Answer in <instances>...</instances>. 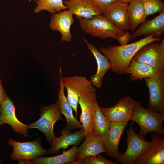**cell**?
Listing matches in <instances>:
<instances>
[{"label": "cell", "instance_id": "obj_34", "mask_svg": "<svg viewBox=\"0 0 164 164\" xmlns=\"http://www.w3.org/2000/svg\"><path fill=\"white\" fill-rule=\"evenodd\" d=\"M5 123L1 120V114L0 112V125H4Z\"/></svg>", "mask_w": 164, "mask_h": 164}, {"label": "cell", "instance_id": "obj_1", "mask_svg": "<svg viewBox=\"0 0 164 164\" xmlns=\"http://www.w3.org/2000/svg\"><path fill=\"white\" fill-rule=\"evenodd\" d=\"M154 36L153 33L124 45H111L108 47L102 46L99 48V51L109 59L112 65L111 71L119 75H122L130 64L134 55L140 49L149 42L160 41L161 38H155Z\"/></svg>", "mask_w": 164, "mask_h": 164}, {"label": "cell", "instance_id": "obj_31", "mask_svg": "<svg viewBox=\"0 0 164 164\" xmlns=\"http://www.w3.org/2000/svg\"><path fill=\"white\" fill-rule=\"evenodd\" d=\"M131 35L128 32H126L122 36L118 41L121 45H124L128 44L130 40Z\"/></svg>", "mask_w": 164, "mask_h": 164}, {"label": "cell", "instance_id": "obj_29", "mask_svg": "<svg viewBox=\"0 0 164 164\" xmlns=\"http://www.w3.org/2000/svg\"><path fill=\"white\" fill-rule=\"evenodd\" d=\"M118 162H114L108 159L101 155L90 156L84 158L82 160L76 161L74 164H117Z\"/></svg>", "mask_w": 164, "mask_h": 164}, {"label": "cell", "instance_id": "obj_27", "mask_svg": "<svg viewBox=\"0 0 164 164\" xmlns=\"http://www.w3.org/2000/svg\"><path fill=\"white\" fill-rule=\"evenodd\" d=\"M36 2L37 5L34 10L36 14L43 10L54 14L68 9L63 0H37Z\"/></svg>", "mask_w": 164, "mask_h": 164}, {"label": "cell", "instance_id": "obj_7", "mask_svg": "<svg viewBox=\"0 0 164 164\" xmlns=\"http://www.w3.org/2000/svg\"><path fill=\"white\" fill-rule=\"evenodd\" d=\"M63 82L67 92V99L75 111L77 117L78 100L80 95L90 92H96V88L85 77L75 75L63 78Z\"/></svg>", "mask_w": 164, "mask_h": 164}, {"label": "cell", "instance_id": "obj_25", "mask_svg": "<svg viewBox=\"0 0 164 164\" xmlns=\"http://www.w3.org/2000/svg\"><path fill=\"white\" fill-rule=\"evenodd\" d=\"M124 74H130V80L133 82L149 78L155 73L154 69L149 65L132 59L130 64L125 70Z\"/></svg>", "mask_w": 164, "mask_h": 164}, {"label": "cell", "instance_id": "obj_15", "mask_svg": "<svg viewBox=\"0 0 164 164\" xmlns=\"http://www.w3.org/2000/svg\"><path fill=\"white\" fill-rule=\"evenodd\" d=\"M127 123L112 122L111 129L103 138L106 152L108 156L117 160L121 154L118 150L120 141Z\"/></svg>", "mask_w": 164, "mask_h": 164}, {"label": "cell", "instance_id": "obj_35", "mask_svg": "<svg viewBox=\"0 0 164 164\" xmlns=\"http://www.w3.org/2000/svg\"><path fill=\"white\" fill-rule=\"evenodd\" d=\"M30 2L32 0H33L34 1L36 2L37 1V0H28Z\"/></svg>", "mask_w": 164, "mask_h": 164}, {"label": "cell", "instance_id": "obj_26", "mask_svg": "<svg viewBox=\"0 0 164 164\" xmlns=\"http://www.w3.org/2000/svg\"><path fill=\"white\" fill-rule=\"evenodd\" d=\"M111 123L102 112L96 102L93 110V128L94 133L103 138L111 129Z\"/></svg>", "mask_w": 164, "mask_h": 164}, {"label": "cell", "instance_id": "obj_2", "mask_svg": "<svg viewBox=\"0 0 164 164\" xmlns=\"http://www.w3.org/2000/svg\"><path fill=\"white\" fill-rule=\"evenodd\" d=\"M78 19L82 30L94 37L102 39L112 38L119 41L126 32L118 28L103 15H95L90 19Z\"/></svg>", "mask_w": 164, "mask_h": 164}, {"label": "cell", "instance_id": "obj_14", "mask_svg": "<svg viewBox=\"0 0 164 164\" xmlns=\"http://www.w3.org/2000/svg\"><path fill=\"white\" fill-rule=\"evenodd\" d=\"M13 101L7 95L0 104L1 119L5 124L10 125L16 132L27 136L29 125L23 124L18 120L16 116Z\"/></svg>", "mask_w": 164, "mask_h": 164}, {"label": "cell", "instance_id": "obj_16", "mask_svg": "<svg viewBox=\"0 0 164 164\" xmlns=\"http://www.w3.org/2000/svg\"><path fill=\"white\" fill-rule=\"evenodd\" d=\"M74 22L73 14L69 10H64L52 14L49 26L52 30L60 32L61 41L69 42L72 38L70 27Z\"/></svg>", "mask_w": 164, "mask_h": 164}, {"label": "cell", "instance_id": "obj_33", "mask_svg": "<svg viewBox=\"0 0 164 164\" xmlns=\"http://www.w3.org/2000/svg\"><path fill=\"white\" fill-rule=\"evenodd\" d=\"M125 3H129L131 2L133 0H119Z\"/></svg>", "mask_w": 164, "mask_h": 164}, {"label": "cell", "instance_id": "obj_32", "mask_svg": "<svg viewBox=\"0 0 164 164\" xmlns=\"http://www.w3.org/2000/svg\"><path fill=\"white\" fill-rule=\"evenodd\" d=\"M7 96V94L4 89L0 78V104L3 101Z\"/></svg>", "mask_w": 164, "mask_h": 164}, {"label": "cell", "instance_id": "obj_28", "mask_svg": "<svg viewBox=\"0 0 164 164\" xmlns=\"http://www.w3.org/2000/svg\"><path fill=\"white\" fill-rule=\"evenodd\" d=\"M143 5L146 17L151 15L159 13L164 9L162 0H141Z\"/></svg>", "mask_w": 164, "mask_h": 164}, {"label": "cell", "instance_id": "obj_17", "mask_svg": "<svg viewBox=\"0 0 164 164\" xmlns=\"http://www.w3.org/2000/svg\"><path fill=\"white\" fill-rule=\"evenodd\" d=\"M128 5V3L119 0L110 5L102 14L118 29L128 30L129 29L127 15Z\"/></svg>", "mask_w": 164, "mask_h": 164}, {"label": "cell", "instance_id": "obj_5", "mask_svg": "<svg viewBox=\"0 0 164 164\" xmlns=\"http://www.w3.org/2000/svg\"><path fill=\"white\" fill-rule=\"evenodd\" d=\"M40 118L36 122L29 125L28 128H36L46 136L47 140L51 145L56 137L53 126L58 120L62 119L58 101L48 106L42 105L40 111Z\"/></svg>", "mask_w": 164, "mask_h": 164}, {"label": "cell", "instance_id": "obj_3", "mask_svg": "<svg viewBox=\"0 0 164 164\" xmlns=\"http://www.w3.org/2000/svg\"><path fill=\"white\" fill-rule=\"evenodd\" d=\"M139 126V135L145 138L148 133L155 132L160 135L164 134L162 124L164 113L154 112L144 108L140 101L135 100L131 120Z\"/></svg>", "mask_w": 164, "mask_h": 164}, {"label": "cell", "instance_id": "obj_19", "mask_svg": "<svg viewBox=\"0 0 164 164\" xmlns=\"http://www.w3.org/2000/svg\"><path fill=\"white\" fill-rule=\"evenodd\" d=\"M84 141L77 147L76 161L90 156L106 152L103 138L93 131L86 135Z\"/></svg>", "mask_w": 164, "mask_h": 164}, {"label": "cell", "instance_id": "obj_23", "mask_svg": "<svg viewBox=\"0 0 164 164\" xmlns=\"http://www.w3.org/2000/svg\"><path fill=\"white\" fill-rule=\"evenodd\" d=\"M77 150V147L75 145L69 150L57 156L50 157L38 156L30 160L20 159L18 161L19 164H73L76 161Z\"/></svg>", "mask_w": 164, "mask_h": 164}, {"label": "cell", "instance_id": "obj_13", "mask_svg": "<svg viewBox=\"0 0 164 164\" xmlns=\"http://www.w3.org/2000/svg\"><path fill=\"white\" fill-rule=\"evenodd\" d=\"M60 132L62 134L61 136L55 137L52 143L51 147L47 150L48 153L55 154L57 153L60 149H65L70 145H77L86 136L83 127L78 131L71 133L67 125Z\"/></svg>", "mask_w": 164, "mask_h": 164}, {"label": "cell", "instance_id": "obj_21", "mask_svg": "<svg viewBox=\"0 0 164 164\" xmlns=\"http://www.w3.org/2000/svg\"><path fill=\"white\" fill-rule=\"evenodd\" d=\"M63 2L77 19H90L94 15L102 14L91 0H69Z\"/></svg>", "mask_w": 164, "mask_h": 164}, {"label": "cell", "instance_id": "obj_10", "mask_svg": "<svg viewBox=\"0 0 164 164\" xmlns=\"http://www.w3.org/2000/svg\"><path fill=\"white\" fill-rule=\"evenodd\" d=\"M135 101L128 96L120 99L114 106L107 108L100 106V108L111 122L128 123L132 115Z\"/></svg>", "mask_w": 164, "mask_h": 164}, {"label": "cell", "instance_id": "obj_8", "mask_svg": "<svg viewBox=\"0 0 164 164\" xmlns=\"http://www.w3.org/2000/svg\"><path fill=\"white\" fill-rule=\"evenodd\" d=\"M144 79L149 93L147 108L164 113V70Z\"/></svg>", "mask_w": 164, "mask_h": 164}, {"label": "cell", "instance_id": "obj_12", "mask_svg": "<svg viewBox=\"0 0 164 164\" xmlns=\"http://www.w3.org/2000/svg\"><path fill=\"white\" fill-rule=\"evenodd\" d=\"M96 92L90 91L80 95L78 104H80L81 113L79 118L82 123L85 135L93 131V110L97 102Z\"/></svg>", "mask_w": 164, "mask_h": 164}, {"label": "cell", "instance_id": "obj_30", "mask_svg": "<svg viewBox=\"0 0 164 164\" xmlns=\"http://www.w3.org/2000/svg\"><path fill=\"white\" fill-rule=\"evenodd\" d=\"M103 13L113 3L119 0H91Z\"/></svg>", "mask_w": 164, "mask_h": 164}, {"label": "cell", "instance_id": "obj_4", "mask_svg": "<svg viewBox=\"0 0 164 164\" xmlns=\"http://www.w3.org/2000/svg\"><path fill=\"white\" fill-rule=\"evenodd\" d=\"M164 39L146 44L137 52L132 59L149 65L154 69L155 73L164 70Z\"/></svg>", "mask_w": 164, "mask_h": 164}, {"label": "cell", "instance_id": "obj_22", "mask_svg": "<svg viewBox=\"0 0 164 164\" xmlns=\"http://www.w3.org/2000/svg\"><path fill=\"white\" fill-rule=\"evenodd\" d=\"M60 78L59 81L60 87L57 94L59 108L61 114H63L67 121V126L70 131L75 129H81L83 127L80 122L73 115V108L64 94L65 88L63 82V77L61 68L60 69Z\"/></svg>", "mask_w": 164, "mask_h": 164}, {"label": "cell", "instance_id": "obj_9", "mask_svg": "<svg viewBox=\"0 0 164 164\" xmlns=\"http://www.w3.org/2000/svg\"><path fill=\"white\" fill-rule=\"evenodd\" d=\"M8 142L9 145L13 147V152L10 155L13 161L20 159L30 160L48 153L47 150L42 147L41 141L39 139L20 142L9 138Z\"/></svg>", "mask_w": 164, "mask_h": 164}, {"label": "cell", "instance_id": "obj_37", "mask_svg": "<svg viewBox=\"0 0 164 164\" xmlns=\"http://www.w3.org/2000/svg\"><path fill=\"white\" fill-rule=\"evenodd\" d=\"M65 1L69 0H65Z\"/></svg>", "mask_w": 164, "mask_h": 164}, {"label": "cell", "instance_id": "obj_36", "mask_svg": "<svg viewBox=\"0 0 164 164\" xmlns=\"http://www.w3.org/2000/svg\"><path fill=\"white\" fill-rule=\"evenodd\" d=\"M1 159H0V163L1 162Z\"/></svg>", "mask_w": 164, "mask_h": 164}, {"label": "cell", "instance_id": "obj_24", "mask_svg": "<svg viewBox=\"0 0 164 164\" xmlns=\"http://www.w3.org/2000/svg\"><path fill=\"white\" fill-rule=\"evenodd\" d=\"M129 29L135 31L137 26L146 19L145 11L141 0H133L129 3L127 10Z\"/></svg>", "mask_w": 164, "mask_h": 164}, {"label": "cell", "instance_id": "obj_20", "mask_svg": "<svg viewBox=\"0 0 164 164\" xmlns=\"http://www.w3.org/2000/svg\"><path fill=\"white\" fill-rule=\"evenodd\" d=\"M83 40L88 46L89 50L92 53L96 60L97 64L96 73L91 75L90 81L96 88H101L102 84L103 79L106 72L112 67L108 58L102 54L93 44L89 42L84 38Z\"/></svg>", "mask_w": 164, "mask_h": 164}, {"label": "cell", "instance_id": "obj_11", "mask_svg": "<svg viewBox=\"0 0 164 164\" xmlns=\"http://www.w3.org/2000/svg\"><path fill=\"white\" fill-rule=\"evenodd\" d=\"M151 145L135 160L134 164H164V139L157 132L152 135Z\"/></svg>", "mask_w": 164, "mask_h": 164}, {"label": "cell", "instance_id": "obj_18", "mask_svg": "<svg viewBox=\"0 0 164 164\" xmlns=\"http://www.w3.org/2000/svg\"><path fill=\"white\" fill-rule=\"evenodd\" d=\"M164 32V9L153 19H145L138 29L131 35L130 40H133L141 36L146 37L153 33L154 37L161 38Z\"/></svg>", "mask_w": 164, "mask_h": 164}, {"label": "cell", "instance_id": "obj_6", "mask_svg": "<svg viewBox=\"0 0 164 164\" xmlns=\"http://www.w3.org/2000/svg\"><path fill=\"white\" fill-rule=\"evenodd\" d=\"M134 122H131L129 128L126 131L127 149L121 153L118 163L134 164L135 159L151 145V142L146 141L145 138L135 133L134 130Z\"/></svg>", "mask_w": 164, "mask_h": 164}]
</instances>
